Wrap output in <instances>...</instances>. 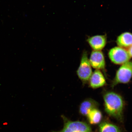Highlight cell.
I'll use <instances>...</instances> for the list:
<instances>
[{"label":"cell","mask_w":132,"mask_h":132,"mask_svg":"<svg viewBox=\"0 0 132 132\" xmlns=\"http://www.w3.org/2000/svg\"><path fill=\"white\" fill-rule=\"evenodd\" d=\"M132 77V62L128 61L122 64L118 69L113 82V86L118 84H126Z\"/></svg>","instance_id":"obj_2"},{"label":"cell","mask_w":132,"mask_h":132,"mask_svg":"<svg viewBox=\"0 0 132 132\" xmlns=\"http://www.w3.org/2000/svg\"><path fill=\"white\" fill-rule=\"evenodd\" d=\"M86 132H92V130H90V131H87Z\"/></svg>","instance_id":"obj_14"},{"label":"cell","mask_w":132,"mask_h":132,"mask_svg":"<svg viewBox=\"0 0 132 132\" xmlns=\"http://www.w3.org/2000/svg\"><path fill=\"white\" fill-rule=\"evenodd\" d=\"M103 98L107 114L119 121H122L124 102L122 97L115 92H110L105 94Z\"/></svg>","instance_id":"obj_1"},{"label":"cell","mask_w":132,"mask_h":132,"mask_svg":"<svg viewBox=\"0 0 132 132\" xmlns=\"http://www.w3.org/2000/svg\"><path fill=\"white\" fill-rule=\"evenodd\" d=\"M87 116L89 122L92 125H96L100 123L102 118L101 112L97 108L90 110Z\"/></svg>","instance_id":"obj_11"},{"label":"cell","mask_w":132,"mask_h":132,"mask_svg":"<svg viewBox=\"0 0 132 132\" xmlns=\"http://www.w3.org/2000/svg\"><path fill=\"white\" fill-rule=\"evenodd\" d=\"M98 103L91 98H88L84 101L81 104L79 111L82 115L87 116L89 112L93 109L97 108Z\"/></svg>","instance_id":"obj_9"},{"label":"cell","mask_w":132,"mask_h":132,"mask_svg":"<svg viewBox=\"0 0 132 132\" xmlns=\"http://www.w3.org/2000/svg\"><path fill=\"white\" fill-rule=\"evenodd\" d=\"M117 43L119 47L129 48L132 46V34L129 32L123 33L118 37Z\"/></svg>","instance_id":"obj_10"},{"label":"cell","mask_w":132,"mask_h":132,"mask_svg":"<svg viewBox=\"0 0 132 132\" xmlns=\"http://www.w3.org/2000/svg\"><path fill=\"white\" fill-rule=\"evenodd\" d=\"M108 55L112 62L118 65H122L129 61L131 58L128 51L119 47H115L110 49Z\"/></svg>","instance_id":"obj_4"},{"label":"cell","mask_w":132,"mask_h":132,"mask_svg":"<svg viewBox=\"0 0 132 132\" xmlns=\"http://www.w3.org/2000/svg\"><path fill=\"white\" fill-rule=\"evenodd\" d=\"M89 60L91 65L93 68L100 70L105 69V57L101 51L94 50L92 51Z\"/></svg>","instance_id":"obj_6"},{"label":"cell","mask_w":132,"mask_h":132,"mask_svg":"<svg viewBox=\"0 0 132 132\" xmlns=\"http://www.w3.org/2000/svg\"><path fill=\"white\" fill-rule=\"evenodd\" d=\"M89 84L93 88L103 87L106 83V81L103 73L100 70H96L92 73L90 77Z\"/></svg>","instance_id":"obj_8"},{"label":"cell","mask_w":132,"mask_h":132,"mask_svg":"<svg viewBox=\"0 0 132 132\" xmlns=\"http://www.w3.org/2000/svg\"><path fill=\"white\" fill-rule=\"evenodd\" d=\"M128 51L131 57H132V46L129 48Z\"/></svg>","instance_id":"obj_13"},{"label":"cell","mask_w":132,"mask_h":132,"mask_svg":"<svg viewBox=\"0 0 132 132\" xmlns=\"http://www.w3.org/2000/svg\"><path fill=\"white\" fill-rule=\"evenodd\" d=\"M105 35H96L89 38L88 43L94 51H100L105 47L106 43Z\"/></svg>","instance_id":"obj_7"},{"label":"cell","mask_w":132,"mask_h":132,"mask_svg":"<svg viewBox=\"0 0 132 132\" xmlns=\"http://www.w3.org/2000/svg\"><path fill=\"white\" fill-rule=\"evenodd\" d=\"M99 128L100 132H121L118 126L106 122L101 123Z\"/></svg>","instance_id":"obj_12"},{"label":"cell","mask_w":132,"mask_h":132,"mask_svg":"<svg viewBox=\"0 0 132 132\" xmlns=\"http://www.w3.org/2000/svg\"><path fill=\"white\" fill-rule=\"evenodd\" d=\"M77 72L79 78L84 83L89 80L92 72L86 52H84L82 54L80 65Z\"/></svg>","instance_id":"obj_3"},{"label":"cell","mask_w":132,"mask_h":132,"mask_svg":"<svg viewBox=\"0 0 132 132\" xmlns=\"http://www.w3.org/2000/svg\"><path fill=\"white\" fill-rule=\"evenodd\" d=\"M65 119L63 128L60 131L53 132H86L91 130L90 126L84 122L72 121Z\"/></svg>","instance_id":"obj_5"}]
</instances>
